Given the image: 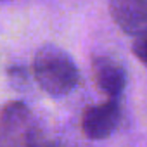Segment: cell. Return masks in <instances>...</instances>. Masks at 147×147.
Instances as JSON below:
<instances>
[{"label": "cell", "instance_id": "8992f818", "mask_svg": "<svg viewBox=\"0 0 147 147\" xmlns=\"http://www.w3.org/2000/svg\"><path fill=\"white\" fill-rule=\"evenodd\" d=\"M30 147H55V145H47V144H33Z\"/></svg>", "mask_w": 147, "mask_h": 147}, {"label": "cell", "instance_id": "277c9868", "mask_svg": "<svg viewBox=\"0 0 147 147\" xmlns=\"http://www.w3.org/2000/svg\"><path fill=\"white\" fill-rule=\"evenodd\" d=\"M92 67L99 90L109 99H118L126 83L125 69L109 57H95Z\"/></svg>", "mask_w": 147, "mask_h": 147}, {"label": "cell", "instance_id": "7a4b0ae2", "mask_svg": "<svg viewBox=\"0 0 147 147\" xmlns=\"http://www.w3.org/2000/svg\"><path fill=\"white\" fill-rule=\"evenodd\" d=\"M118 123H119V106L116 99H109L85 111L82 119V128L88 138L102 140L107 138L116 130Z\"/></svg>", "mask_w": 147, "mask_h": 147}, {"label": "cell", "instance_id": "3957f363", "mask_svg": "<svg viewBox=\"0 0 147 147\" xmlns=\"http://www.w3.org/2000/svg\"><path fill=\"white\" fill-rule=\"evenodd\" d=\"M114 23L128 35H140L147 30V0H109Z\"/></svg>", "mask_w": 147, "mask_h": 147}, {"label": "cell", "instance_id": "5b68a950", "mask_svg": "<svg viewBox=\"0 0 147 147\" xmlns=\"http://www.w3.org/2000/svg\"><path fill=\"white\" fill-rule=\"evenodd\" d=\"M131 49H133L135 57L147 66V30L137 36V40H135V43H133Z\"/></svg>", "mask_w": 147, "mask_h": 147}, {"label": "cell", "instance_id": "6da1fadb", "mask_svg": "<svg viewBox=\"0 0 147 147\" xmlns=\"http://www.w3.org/2000/svg\"><path fill=\"white\" fill-rule=\"evenodd\" d=\"M33 75L38 85L50 95L69 94L78 83V69L71 55L55 45L42 47L33 59Z\"/></svg>", "mask_w": 147, "mask_h": 147}]
</instances>
